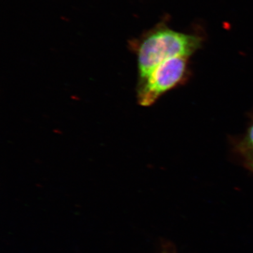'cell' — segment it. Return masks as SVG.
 <instances>
[{"mask_svg":"<svg viewBox=\"0 0 253 253\" xmlns=\"http://www.w3.org/2000/svg\"><path fill=\"white\" fill-rule=\"evenodd\" d=\"M202 45V38L166 27L154 28L131 44L137 57L139 80L161 63L174 57H188Z\"/></svg>","mask_w":253,"mask_h":253,"instance_id":"1","label":"cell"},{"mask_svg":"<svg viewBox=\"0 0 253 253\" xmlns=\"http://www.w3.org/2000/svg\"><path fill=\"white\" fill-rule=\"evenodd\" d=\"M188 57H174L161 63L148 76L139 80L136 99L141 106H150L186 77Z\"/></svg>","mask_w":253,"mask_h":253,"instance_id":"2","label":"cell"},{"mask_svg":"<svg viewBox=\"0 0 253 253\" xmlns=\"http://www.w3.org/2000/svg\"><path fill=\"white\" fill-rule=\"evenodd\" d=\"M241 148L243 150L253 149V123L248 129Z\"/></svg>","mask_w":253,"mask_h":253,"instance_id":"3","label":"cell"},{"mask_svg":"<svg viewBox=\"0 0 253 253\" xmlns=\"http://www.w3.org/2000/svg\"><path fill=\"white\" fill-rule=\"evenodd\" d=\"M245 152V158L248 166L253 170V149L243 150Z\"/></svg>","mask_w":253,"mask_h":253,"instance_id":"4","label":"cell"}]
</instances>
